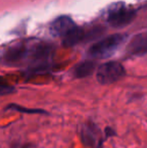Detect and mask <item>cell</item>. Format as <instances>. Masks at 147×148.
Here are the masks:
<instances>
[{
  "label": "cell",
  "mask_w": 147,
  "mask_h": 148,
  "mask_svg": "<svg viewBox=\"0 0 147 148\" xmlns=\"http://www.w3.org/2000/svg\"><path fill=\"white\" fill-rule=\"evenodd\" d=\"M126 38L125 35L122 34H113L103 38L102 40L94 43L89 49V55L92 58L98 59H105L113 55L121 43Z\"/></svg>",
  "instance_id": "1"
},
{
  "label": "cell",
  "mask_w": 147,
  "mask_h": 148,
  "mask_svg": "<svg viewBox=\"0 0 147 148\" xmlns=\"http://www.w3.org/2000/svg\"><path fill=\"white\" fill-rule=\"evenodd\" d=\"M125 74V69L120 62H108L99 66L97 71V80L102 85H110L121 80Z\"/></svg>",
  "instance_id": "2"
},
{
  "label": "cell",
  "mask_w": 147,
  "mask_h": 148,
  "mask_svg": "<svg viewBox=\"0 0 147 148\" xmlns=\"http://www.w3.org/2000/svg\"><path fill=\"white\" fill-rule=\"evenodd\" d=\"M136 16V11L131 8H126L124 6L115 8L109 13L108 22L114 27H122L131 23Z\"/></svg>",
  "instance_id": "3"
},
{
  "label": "cell",
  "mask_w": 147,
  "mask_h": 148,
  "mask_svg": "<svg viewBox=\"0 0 147 148\" xmlns=\"http://www.w3.org/2000/svg\"><path fill=\"white\" fill-rule=\"evenodd\" d=\"M81 138L85 144L92 148H99L102 144L100 130L91 122L81 126Z\"/></svg>",
  "instance_id": "4"
},
{
  "label": "cell",
  "mask_w": 147,
  "mask_h": 148,
  "mask_svg": "<svg viewBox=\"0 0 147 148\" xmlns=\"http://www.w3.org/2000/svg\"><path fill=\"white\" fill-rule=\"evenodd\" d=\"M75 26H76V24L72 18H70L69 16H61V17H57L51 23V30L55 35L63 37L70 30L73 29Z\"/></svg>",
  "instance_id": "5"
},
{
  "label": "cell",
  "mask_w": 147,
  "mask_h": 148,
  "mask_svg": "<svg viewBox=\"0 0 147 148\" xmlns=\"http://www.w3.org/2000/svg\"><path fill=\"white\" fill-rule=\"evenodd\" d=\"M128 53L134 56H141L147 53V32L135 35L127 47Z\"/></svg>",
  "instance_id": "6"
},
{
  "label": "cell",
  "mask_w": 147,
  "mask_h": 148,
  "mask_svg": "<svg viewBox=\"0 0 147 148\" xmlns=\"http://www.w3.org/2000/svg\"><path fill=\"white\" fill-rule=\"evenodd\" d=\"M27 49L23 45H16L8 49L4 56V60L7 64H16L25 58Z\"/></svg>",
  "instance_id": "7"
},
{
  "label": "cell",
  "mask_w": 147,
  "mask_h": 148,
  "mask_svg": "<svg viewBox=\"0 0 147 148\" xmlns=\"http://www.w3.org/2000/svg\"><path fill=\"white\" fill-rule=\"evenodd\" d=\"M86 36V33L82 28L75 26L72 30H70L66 35L63 36V43L66 47H73L82 41Z\"/></svg>",
  "instance_id": "8"
},
{
  "label": "cell",
  "mask_w": 147,
  "mask_h": 148,
  "mask_svg": "<svg viewBox=\"0 0 147 148\" xmlns=\"http://www.w3.org/2000/svg\"><path fill=\"white\" fill-rule=\"evenodd\" d=\"M96 69V62L93 60H85L78 64L74 69V76L76 78H86L94 73Z\"/></svg>",
  "instance_id": "9"
},
{
  "label": "cell",
  "mask_w": 147,
  "mask_h": 148,
  "mask_svg": "<svg viewBox=\"0 0 147 148\" xmlns=\"http://www.w3.org/2000/svg\"><path fill=\"white\" fill-rule=\"evenodd\" d=\"M5 109L14 110V111H18V112H21V113H26V114H47V112L43 111L42 109H29V108L21 107V106L16 105V104H10Z\"/></svg>",
  "instance_id": "10"
},
{
  "label": "cell",
  "mask_w": 147,
  "mask_h": 148,
  "mask_svg": "<svg viewBox=\"0 0 147 148\" xmlns=\"http://www.w3.org/2000/svg\"><path fill=\"white\" fill-rule=\"evenodd\" d=\"M14 89L12 87L8 86V85L0 84V95H4V94H8L13 92Z\"/></svg>",
  "instance_id": "11"
}]
</instances>
